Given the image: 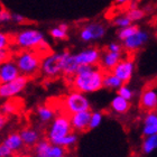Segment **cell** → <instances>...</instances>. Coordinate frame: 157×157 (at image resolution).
Instances as JSON below:
<instances>
[{"label":"cell","instance_id":"6da1fadb","mask_svg":"<svg viewBox=\"0 0 157 157\" xmlns=\"http://www.w3.org/2000/svg\"><path fill=\"white\" fill-rule=\"evenodd\" d=\"M103 74L105 72L98 65H78L75 75L69 78V81L73 90L81 92L83 94H89L94 93L103 88Z\"/></svg>","mask_w":157,"mask_h":157},{"label":"cell","instance_id":"7a4b0ae2","mask_svg":"<svg viewBox=\"0 0 157 157\" xmlns=\"http://www.w3.org/2000/svg\"><path fill=\"white\" fill-rule=\"evenodd\" d=\"M13 46L20 51H36L42 56L52 52L43 32L35 28H26L15 34L13 36Z\"/></svg>","mask_w":157,"mask_h":157},{"label":"cell","instance_id":"3957f363","mask_svg":"<svg viewBox=\"0 0 157 157\" xmlns=\"http://www.w3.org/2000/svg\"><path fill=\"white\" fill-rule=\"evenodd\" d=\"M43 56L36 51H18L13 54V59L17 65L20 75L34 78L39 73Z\"/></svg>","mask_w":157,"mask_h":157},{"label":"cell","instance_id":"277c9868","mask_svg":"<svg viewBox=\"0 0 157 157\" xmlns=\"http://www.w3.org/2000/svg\"><path fill=\"white\" fill-rule=\"evenodd\" d=\"M67 54H69V51L62 53L51 52L44 55L40 61L39 72L45 78H54L63 75V70H64V64H65Z\"/></svg>","mask_w":157,"mask_h":157},{"label":"cell","instance_id":"5b68a950","mask_svg":"<svg viewBox=\"0 0 157 157\" xmlns=\"http://www.w3.org/2000/svg\"><path fill=\"white\" fill-rule=\"evenodd\" d=\"M72 131V127L70 124V116L61 111L51 121L48 129L46 131V139L52 144H56L61 138Z\"/></svg>","mask_w":157,"mask_h":157},{"label":"cell","instance_id":"8992f818","mask_svg":"<svg viewBox=\"0 0 157 157\" xmlns=\"http://www.w3.org/2000/svg\"><path fill=\"white\" fill-rule=\"evenodd\" d=\"M86 110H91V103L89 101L88 97L81 92L72 90L63 98L62 111L69 116Z\"/></svg>","mask_w":157,"mask_h":157},{"label":"cell","instance_id":"52a82bcc","mask_svg":"<svg viewBox=\"0 0 157 157\" xmlns=\"http://www.w3.org/2000/svg\"><path fill=\"white\" fill-rule=\"evenodd\" d=\"M29 78L27 76L19 75L15 80L6 83H0V99H13L19 95L28 84Z\"/></svg>","mask_w":157,"mask_h":157},{"label":"cell","instance_id":"ba28073f","mask_svg":"<svg viewBox=\"0 0 157 157\" xmlns=\"http://www.w3.org/2000/svg\"><path fill=\"white\" fill-rule=\"evenodd\" d=\"M33 149V157H66V149L52 144L47 139H40Z\"/></svg>","mask_w":157,"mask_h":157},{"label":"cell","instance_id":"9c48e42d","mask_svg":"<svg viewBox=\"0 0 157 157\" xmlns=\"http://www.w3.org/2000/svg\"><path fill=\"white\" fill-rule=\"evenodd\" d=\"M122 83H128L135 73V61L131 56H122L111 71Z\"/></svg>","mask_w":157,"mask_h":157},{"label":"cell","instance_id":"30bf717a","mask_svg":"<svg viewBox=\"0 0 157 157\" xmlns=\"http://www.w3.org/2000/svg\"><path fill=\"white\" fill-rule=\"evenodd\" d=\"M148 40H149V34L147 30L138 28L136 33L122 40V49H124L129 54H132V53L137 52L138 49H140L143 46L146 45Z\"/></svg>","mask_w":157,"mask_h":157},{"label":"cell","instance_id":"8fae6325","mask_svg":"<svg viewBox=\"0 0 157 157\" xmlns=\"http://www.w3.org/2000/svg\"><path fill=\"white\" fill-rule=\"evenodd\" d=\"M105 33H107V28L103 24L101 23H89L85 26H83L80 30V38L81 40L85 43L92 42V40H99L105 37Z\"/></svg>","mask_w":157,"mask_h":157},{"label":"cell","instance_id":"7c38bea8","mask_svg":"<svg viewBox=\"0 0 157 157\" xmlns=\"http://www.w3.org/2000/svg\"><path fill=\"white\" fill-rule=\"evenodd\" d=\"M139 105L141 110L146 112L156 111L157 108V91L155 84L145 86L139 97Z\"/></svg>","mask_w":157,"mask_h":157},{"label":"cell","instance_id":"4fadbf2b","mask_svg":"<svg viewBox=\"0 0 157 157\" xmlns=\"http://www.w3.org/2000/svg\"><path fill=\"white\" fill-rule=\"evenodd\" d=\"M101 51L97 47H88L82 49L78 54H74V59L78 65L97 66L100 61Z\"/></svg>","mask_w":157,"mask_h":157},{"label":"cell","instance_id":"5bb4252c","mask_svg":"<svg viewBox=\"0 0 157 157\" xmlns=\"http://www.w3.org/2000/svg\"><path fill=\"white\" fill-rule=\"evenodd\" d=\"M91 110L76 112L70 115V124L74 132H85L89 130V121H90Z\"/></svg>","mask_w":157,"mask_h":157},{"label":"cell","instance_id":"9a60e30c","mask_svg":"<svg viewBox=\"0 0 157 157\" xmlns=\"http://www.w3.org/2000/svg\"><path fill=\"white\" fill-rule=\"evenodd\" d=\"M124 55V53H115L105 49V52H101L98 66L103 72H111L112 69L117 65V63L122 59Z\"/></svg>","mask_w":157,"mask_h":157},{"label":"cell","instance_id":"2e32d148","mask_svg":"<svg viewBox=\"0 0 157 157\" xmlns=\"http://www.w3.org/2000/svg\"><path fill=\"white\" fill-rule=\"evenodd\" d=\"M20 75L17 65L13 59L0 63V83H6L15 80Z\"/></svg>","mask_w":157,"mask_h":157},{"label":"cell","instance_id":"e0dca14e","mask_svg":"<svg viewBox=\"0 0 157 157\" xmlns=\"http://www.w3.org/2000/svg\"><path fill=\"white\" fill-rule=\"evenodd\" d=\"M20 138L24 144V147H34L38 143L42 137L40 132L37 129L32 127H25L19 131Z\"/></svg>","mask_w":157,"mask_h":157},{"label":"cell","instance_id":"ac0fdd59","mask_svg":"<svg viewBox=\"0 0 157 157\" xmlns=\"http://www.w3.org/2000/svg\"><path fill=\"white\" fill-rule=\"evenodd\" d=\"M141 132L146 136H151V135H157V112L149 111L146 113L143 122V128Z\"/></svg>","mask_w":157,"mask_h":157},{"label":"cell","instance_id":"d6986e66","mask_svg":"<svg viewBox=\"0 0 157 157\" xmlns=\"http://www.w3.org/2000/svg\"><path fill=\"white\" fill-rule=\"evenodd\" d=\"M3 145H6L13 153H19L24 148V144L21 141L19 132H10L5 137L2 141Z\"/></svg>","mask_w":157,"mask_h":157},{"label":"cell","instance_id":"ffe728a7","mask_svg":"<svg viewBox=\"0 0 157 157\" xmlns=\"http://www.w3.org/2000/svg\"><path fill=\"white\" fill-rule=\"evenodd\" d=\"M130 101H128L126 99L121 98L117 94V97L112 99L110 102V109L111 111L116 115H124L130 110Z\"/></svg>","mask_w":157,"mask_h":157},{"label":"cell","instance_id":"44dd1931","mask_svg":"<svg viewBox=\"0 0 157 157\" xmlns=\"http://www.w3.org/2000/svg\"><path fill=\"white\" fill-rule=\"evenodd\" d=\"M36 112L38 120L44 124H47L48 122H51L56 116L55 108L49 105H42L37 107Z\"/></svg>","mask_w":157,"mask_h":157},{"label":"cell","instance_id":"7402d4cb","mask_svg":"<svg viewBox=\"0 0 157 157\" xmlns=\"http://www.w3.org/2000/svg\"><path fill=\"white\" fill-rule=\"evenodd\" d=\"M78 67V64L76 63L75 59H74V54L69 52V54H67V56H66L65 64H64L63 75L69 80V78H71L73 75H75Z\"/></svg>","mask_w":157,"mask_h":157},{"label":"cell","instance_id":"603a6c76","mask_svg":"<svg viewBox=\"0 0 157 157\" xmlns=\"http://www.w3.org/2000/svg\"><path fill=\"white\" fill-rule=\"evenodd\" d=\"M122 84L124 83L112 72H105L103 80H102V86L103 88L109 89V90H118Z\"/></svg>","mask_w":157,"mask_h":157},{"label":"cell","instance_id":"cb8c5ba5","mask_svg":"<svg viewBox=\"0 0 157 157\" xmlns=\"http://www.w3.org/2000/svg\"><path fill=\"white\" fill-rule=\"evenodd\" d=\"M20 105H19V100L18 99H8L1 107H0V111L2 112L3 115H6L7 117H9L11 115H16L17 112L19 111Z\"/></svg>","mask_w":157,"mask_h":157},{"label":"cell","instance_id":"d4e9b609","mask_svg":"<svg viewBox=\"0 0 157 157\" xmlns=\"http://www.w3.org/2000/svg\"><path fill=\"white\" fill-rule=\"evenodd\" d=\"M157 148V135L146 136L141 141V151L145 155H149Z\"/></svg>","mask_w":157,"mask_h":157},{"label":"cell","instance_id":"484cf974","mask_svg":"<svg viewBox=\"0 0 157 157\" xmlns=\"http://www.w3.org/2000/svg\"><path fill=\"white\" fill-rule=\"evenodd\" d=\"M78 140V134L74 132V131H72V132L67 134L66 136H64L63 138H61L55 145H59L61 147L67 149V148H71V147H73V146H75Z\"/></svg>","mask_w":157,"mask_h":157},{"label":"cell","instance_id":"4316f807","mask_svg":"<svg viewBox=\"0 0 157 157\" xmlns=\"http://www.w3.org/2000/svg\"><path fill=\"white\" fill-rule=\"evenodd\" d=\"M67 30H69V26L66 24H59L57 27H53L49 30V34L54 39L64 40L67 38Z\"/></svg>","mask_w":157,"mask_h":157},{"label":"cell","instance_id":"83f0119b","mask_svg":"<svg viewBox=\"0 0 157 157\" xmlns=\"http://www.w3.org/2000/svg\"><path fill=\"white\" fill-rule=\"evenodd\" d=\"M127 17L130 19L131 23H137L146 17V13L145 10L140 9V8H134V9H129L127 13Z\"/></svg>","mask_w":157,"mask_h":157},{"label":"cell","instance_id":"f1b7e54d","mask_svg":"<svg viewBox=\"0 0 157 157\" xmlns=\"http://www.w3.org/2000/svg\"><path fill=\"white\" fill-rule=\"evenodd\" d=\"M102 120H103V113L101 111H91L90 121H89V130L98 128L102 124Z\"/></svg>","mask_w":157,"mask_h":157},{"label":"cell","instance_id":"f546056e","mask_svg":"<svg viewBox=\"0 0 157 157\" xmlns=\"http://www.w3.org/2000/svg\"><path fill=\"white\" fill-rule=\"evenodd\" d=\"M138 28H139V27H138L137 25H134V24H131V25L124 27V28H120V29L118 30V38L122 42V40H124L126 38L130 37L134 33H136Z\"/></svg>","mask_w":157,"mask_h":157},{"label":"cell","instance_id":"4dcf8cb0","mask_svg":"<svg viewBox=\"0 0 157 157\" xmlns=\"http://www.w3.org/2000/svg\"><path fill=\"white\" fill-rule=\"evenodd\" d=\"M117 91H118V95H119V97L126 99L128 101H131L135 97V91L127 84V83H124L120 88L118 89Z\"/></svg>","mask_w":157,"mask_h":157},{"label":"cell","instance_id":"1f68e13d","mask_svg":"<svg viewBox=\"0 0 157 157\" xmlns=\"http://www.w3.org/2000/svg\"><path fill=\"white\" fill-rule=\"evenodd\" d=\"M13 46V35L0 30V49L10 48Z\"/></svg>","mask_w":157,"mask_h":157},{"label":"cell","instance_id":"d6a6232c","mask_svg":"<svg viewBox=\"0 0 157 157\" xmlns=\"http://www.w3.org/2000/svg\"><path fill=\"white\" fill-rule=\"evenodd\" d=\"M131 24L132 23H131L130 19L127 17V15L116 17L115 19H113V25H115L116 27H118L119 29H120V28H124V27L129 26V25H131Z\"/></svg>","mask_w":157,"mask_h":157},{"label":"cell","instance_id":"836d02e7","mask_svg":"<svg viewBox=\"0 0 157 157\" xmlns=\"http://www.w3.org/2000/svg\"><path fill=\"white\" fill-rule=\"evenodd\" d=\"M11 20V13L6 9L0 8V24H6Z\"/></svg>","mask_w":157,"mask_h":157},{"label":"cell","instance_id":"e575fe53","mask_svg":"<svg viewBox=\"0 0 157 157\" xmlns=\"http://www.w3.org/2000/svg\"><path fill=\"white\" fill-rule=\"evenodd\" d=\"M13 54L10 48H6V49H0V63L5 62L7 59H13Z\"/></svg>","mask_w":157,"mask_h":157},{"label":"cell","instance_id":"d590c367","mask_svg":"<svg viewBox=\"0 0 157 157\" xmlns=\"http://www.w3.org/2000/svg\"><path fill=\"white\" fill-rule=\"evenodd\" d=\"M0 157H15V153L10 151L6 145L0 144Z\"/></svg>","mask_w":157,"mask_h":157},{"label":"cell","instance_id":"8d00e7d4","mask_svg":"<svg viewBox=\"0 0 157 157\" xmlns=\"http://www.w3.org/2000/svg\"><path fill=\"white\" fill-rule=\"evenodd\" d=\"M107 49L108 51H110V52H115V53H124L122 51V45H121L120 43H117V42H112L110 43L108 45V47H107Z\"/></svg>","mask_w":157,"mask_h":157},{"label":"cell","instance_id":"74e56055","mask_svg":"<svg viewBox=\"0 0 157 157\" xmlns=\"http://www.w3.org/2000/svg\"><path fill=\"white\" fill-rule=\"evenodd\" d=\"M11 20H13V23L19 24V25L26 23V18L23 15H20V13H11Z\"/></svg>","mask_w":157,"mask_h":157},{"label":"cell","instance_id":"f35d334b","mask_svg":"<svg viewBox=\"0 0 157 157\" xmlns=\"http://www.w3.org/2000/svg\"><path fill=\"white\" fill-rule=\"evenodd\" d=\"M8 120H9V117H7L6 115H3L2 112L0 111V131L5 129V127L8 124Z\"/></svg>","mask_w":157,"mask_h":157},{"label":"cell","instance_id":"ab89813d","mask_svg":"<svg viewBox=\"0 0 157 157\" xmlns=\"http://www.w3.org/2000/svg\"><path fill=\"white\" fill-rule=\"evenodd\" d=\"M132 0H115V2L117 5H128L129 2H131Z\"/></svg>","mask_w":157,"mask_h":157}]
</instances>
